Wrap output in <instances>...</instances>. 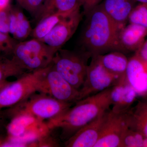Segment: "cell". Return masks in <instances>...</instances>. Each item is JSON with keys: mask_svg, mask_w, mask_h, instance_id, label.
<instances>
[{"mask_svg": "<svg viewBox=\"0 0 147 147\" xmlns=\"http://www.w3.org/2000/svg\"><path fill=\"white\" fill-rule=\"evenodd\" d=\"M25 70L13 58L0 55V82L12 76L19 78L25 74Z\"/></svg>", "mask_w": 147, "mask_h": 147, "instance_id": "cell-22", "label": "cell"}, {"mask_svg": "<svg viewBox=\"0 0 147 147\" xmlns=\"http://www.w3.org/2000/svg\"><path fill=\"white\" fill-rule=\"evenodd\" d=\"M82 16L79 9L70 16L63 18L41 41L58 50L61 49L76 32Z\"/></svg>", "mask_w": 147, "mask_h": 147, "instance_id": "cell-11", "label": "cell"}, {"mask_svg": "<svg viewBox=\"0 0 147 147\" xmlns=\"http://www.w3.org/2000/svg\"><path fill=\"white\" fill-rule=\"evenodd\" d=\"M8 120L4 110H0V135L7 134L6 127L7 125V121Z\"/></svg>", "mask_w": 147, "mask_h": 147, "instance_id": "cell-29", "label": "cell"}, {"mask_svg": "<svg viewBox=\"0 0 147 147\" xmlns=\"http://www.w3.org/2000/svg\"><path fill=\"white\" fill-rule=\"evenodd\" d=\"M9 82H8L7 80L5 81H2V82H0V90L4 86L7 84H8Z\"/></svg>", "mask_w": 147, "mask_h": 147, "instance_id": "cell-32", "label": "cell"}, {"mask_svg": "<svg viewBox=\"0 0 147 147\" xmlns=\"http://www.w3.org/2000/svg\"><path fill=\"white\" fill-rule=\"evenodd\" d=\"M64 16L59 13L51 14L42 18L32 29L33 38L42 40Z\"/></svg>", "mask_w": 147, "mask_h": 147, "instance_id": "cell-21", "label": "cell"}, {"mask_svg": "<svg viewBox=\"0 0 147 147\" xmlns=\"http://www.w3.org/2000/svg\"><path fill=\"white\" fill-rule=\"evenodd\" d=\"M0 53H5V51L1 47H0Z\"/></svg>", "mask_w": 147, "mask_h": 147, "instance_id": "cell-34", "label": "cell"}, {"mask_svg": "<svg viewBox=\"0 0 147 147\" xmlns=\"http://www.w3.org/2000/svg\"><path fill=\"white\" fill-rule=\"evenodd\" d=\"M135 54L143 59L147 61V39L145 40L142 46L135 52Z\"/></svg>", "mask_w": 147, "mask_h": 147, "instance_id": "cell-30", "label": "cell"}, {"mask_svg": "<svg viewBox=\"0 0 147 147\" xmlns=\"http://www.w3.org/2000/svg\"><path fill=\"white\" fill-rule=\"evenodd\" d=\"M22 8L36 18L45 0H16Z\"/></svg>", "mask_w": 147, "mask_h": 147, "instance_id": "cell-25", "label": "cell"}, {"mask_svg": "<svg viewBox=\"0 0 147 147\" xmlns=\"http://www.w3.org/2000/svg\"><path fill=\"white\" fill-rule=\"evenodd\" d=\"M38 92L67 103L74 104L79 99V90L72 86L58 73L52 63L40 84Z\"/></svg>", "mask_w": 147, "mask_h": 147, "instance_id": "cell-9", "label": "cell"}, {"mask_svg": "<svg viewBox=\"0 0 147 147\" xmlns=\"http://www.w3.org/2000/svg\"><path fill=\"white\" fill-rule=\"evenodd\" d=\"M125 78L138 96L147 95V61L135 54L128 59Z\"/></svg>", "mask_w": 147, "mask_h": 147, "instance_id": "cell-14", "label": "cell"}, {"mask_svg": "<svg viewBox=\"0 0 147 147\" xmlns=\"http://www.w3.org/2000/svg\"><path fill=\"white\" fill-rule=\"evenodd\" d=\"M128 112L118 113L111 110L107 111L100 137L94 147H122L123 136L129 127Z\"/></svg>", "mask_w": 147, "mask_h": 147, "instance_id": "cell-10", "label": "cell"}, {"mask_svg": "<svg viewBox=\"0 0 147 147\" xmlns=\"http://www.w3.org/2000/svg\"><path fill=\"white\" fill-rule=\"evenodd\" d=\"M18 42L9 34L0 31V47L4 50L6 55L12 54L13 48Z\"/></svg>", "mask_w": 147, "mask_h": 147, "instance_id": "cell-26", "label": "cell"}, {"mask_svg": "<svg viewBox=\"0 0 147 147\" xmlns=\"http://www.w3.org/2000/svg\"><path fill=\"white\" fill-rule=\"evenodd\" d=\"M81 7L79 0H45L35 18L38 22L44 17L55 13L67 17L80 9Z\"/></svg>", "mask_w": 147, "mask_h": 147, "instance_id": "cell-17", "label": "cell"}, {"mask_svg": "<svg viewBox=\"0 0 147 147\" xmlns=\"http://www.w3.org/2000/svg\"><path fill=\"white\" fill-rule=\"evenodd\" d=\"M136 2L134 0H104L100 5L120 31L125 27Z\"/></svg>", "mask_w": 147, "mask_h": 147, "instance_id": "cell-15", "label": "cell"}, {"mask_svg": "<svg viewBox=\"0 0 147 147\" xmlns=\"http://www.w3.org/2000/svg\"><path fill=\"white\" fill-rule=\"evenodd\" d=\"M50 66L25 73L16 81L9 82L3 87L0 90V110L14 106L38 92L40 84Z\"/></svg>", "mask_w": 147, "mask_h": 147, "instance_id": "cell-7", "label": "cell"}, {"mask_svg": "<svg viewBox=\"0 0 147 147\" xmlns=\"http://www.w3.org/2000/svg\"><path fill=\"white\" fill-rule=\"evenodd\" d=\"M10 7L0 11V31L9 34V12Z\"/></svg>", "mask_w": 147, "mask_h": 147, "instance_id": "cell-27", "label": "cell"}, {"mask_svg": "<svg viewBox=\"0 0 147 147\" xmlns=\"http://www.w3.org/2000/svg\"><path fill=\"white\" fill-rule=\"evenodd\" d=\"M129 127L147 137V95L142 96L127 113Z\"/></svg>", "mask_w": 147, "mask_h": 147, "instance_id": "cell-19", "label": "cell"}, {"mask_svg": "<svg viewBox=\"0 0 147 147\" xmlns=\"http://www.w3.org/2000/svg\"><path fill=\"white\" fill-rule=\"evenodd\" d=\"M11 0H0V11L6 10L10 7Z\"/></svg>", "mask_w": 147, "mask_h": 147, "instance_id": "cell-31", "label": "cell"}, {"mask_svg": "<svg viewBox=\"0 0 147 147\" xmlns=\"http://www.w3.org/2000/svg\"><path fill=\"white\" fill-rule=\"evenodd\" d=\"M32 30L30 21L23 11L10 7L9 12V34L17 41L25 40Z\"/></svg>", "mask_w": 147, "mask_h": 147, "instance_id": "cell-18", "label": "cell"}, {"mask_svg": "<svg viewBox=\"0 0 147 147\" xmlns=\"http://www.w3.org/2000/svg\"><path fill=\"white\" fill-rule=\"evenodd\" d=\"M84 9V15L86 16L91 11L101 3L102 0H79Z\"/></svg>", "mask_w": 147, "mask_h": 147, "instance_id": "cell-28", "label": "cell"}, {"mask_svg": "<svg viewBox=\"0 0 147 147\" xmlns=\"http://www.w3.org/2000/svg\"><path fill=\"white\" fill-rule=\"evenodd\" d=\"M138 96L134 88L126 81L125 74L111 88V110L116 113H127Z\"/></svg>", "mask_w": 147, "mask_h": 147, "instance_id": "cell-12", "label": "cell"}, {"mask_svg": "<svg viewBox=\"0 0 147 147\" xmlns=\"http://www.w3.org/2000/svg\"><path fill=\"white\" fill-rule=\"evenodd\" d=\"M58 50L41 40L33 38L17 42L11 55L24 69L32 71L49 66Z\"/></svg>", "mask_w": 147, "mask_h": 147, "instance_id": "cell-6", "label": "cell"}, {"mask_svg": "<svg viewBox=\"0 0 147 147\" xmlns=\"http://www.w3.org/2000/svg\"><path fill=\"white\" fill-rule=\"evenodd\" d=\"M108 111L102 113L79 129L65 141V146L94 147L100 137V131Z\"/></svg>", "mask_w": 147, "mask_h": 147, "instance_id": "cell-13", "label": "cell"}, {"mask_svg": "<svg viewBox=\"0 0 147 147\" xmlns=\"http://www.w3.org/2000/svg\"><path fill=\"white\" fill-rule=\"evenodd\" d=\"M111 88L78 100L73 107L47 121L48 128L50 130L60 129L61 139L68 140L80 129L110 110Z\"/></svg>", "mask_w": 147, "mask_h": 147, "instance_id": "cell-1", "label": "cell"}, {"mask_svg": "<svg viewBox=\"0 0 147 147\" xmlns=\"http://www.w3.org/2000/svg\"><path fill=\"white\" fill-rule=\"evenodd\" d=\"M92 58L84 84L79 90V100L113 87L121 78L108 71L100 63L97 55Z\"/></svg>", "mask_w": 147, "mask_h": 147, "instance_id": "cell-8", "label": "cell"}, {"mask_svg": "<svg viewBox=\"0 0 147 147\" xmlns=\"http://www.w3.org/2000/svg\"><path fill=\"white\" fill-rule=\"evenodd\" d=\"M145 137L138 131L128 127L123 136L122 147H143Z\"/></svg>", "mask_w": 147, "mask_h": 147, "instance_id": "cell-23", "label": "cell"}, {"mask_svg": "<svg viewBox=\"0 0 147 147\" xmlns=\"http://www.w3.org/2000/svg\"><path fill=\"white\" fill-rule=\"evenodd\" d=\"M97 56L101 64L110 73L119 77L125 75L128 59L123 53L113 51Z\"/></svg>", "mask_w": 147, "mask_h": 147, "instance_id": "cell-20", "label": "cell"}, {"mask_svg": "<svg viewBox=\"0 0 147 147\" xmlns=\"http://www.w3.org/2000/svg\"><path fill=\"white\" fill-rule=\"evenodd\" d=\"M9 120L6 139L2 147L34 146L35 143L50 132L44 121L28 114H17Z\"/></svg>", "mask_w": 147, "mask_h": 147, "instance_id": "cell-3", "label": "cell"}, {"mask_svg": "<svg viewBox=\"0 0 147 147\" xmlns=\"http://www.w3.org/2000/svg\"><path fill=\"white\" fill-rule=\"evenodd\" d=\"M135 1L141 3L147 4V0H134Z\"/></svg>", "mask_w": 147, "mask_h": 147, "instance_id": "cell-33", "label": "cell"}, {"mask_svg": "<svg viewBox=\"0 0 147 147\" xmlns=\"http://www.w3.org/2000/svg\"><path fill=\"white\" fill-rule=\"evenodd\" d=\"M89 53L62 49L58 50L53 58L52 66L71 86L79 90L86 75Z\"/></svg>", "mask_w": 147, "mask_h": 147, "instance_id": "cell-5", "label": "cell"}, {"mask_svg": "<svg viewBox=\"0 0 147 147\" xmlns=\"http://www.w3.org/2000/svg\"><path fill=\"white\" fill-rule=\"evenodd\" d=\"M128 20L130 24L147 28V4L140 3L135 6L130 12Z\"/></svg>", "mask_w": 147, "mask_h": 147, "instance_id": "cell-24", "label": "cell"}, {"mask_svg": "<svg viewBox=\"0 0 147 147\" xmlns=\"http://www.w3.org/2000/svg\"><path fill=\"white\" fill-rule=\"evenodd\" d=\"M81 42L92 57L113 51L125 53L119 40L120 30L105 12L100 3L86 16Z\"/></svg>", "mask_w": 147, "mask_h": 147, "instance_id": "cell-2", "label": "cell"}, {"mask_svg": "<svg viewBox=\"0 0 147 147\" xmlns=\"http://www.w3.org/2000/svg\"><path fill=\"white\" fill-rule=\"evenodd\" d=\"M147 35V28L129 24L119 32V40L125 53L127 51L136 52L144 42Z\"/></svg>", "mask_w": 147, "mask_h": 147, "instance_id": "cell-16", "label": "cell"}, {"mask_svg": "<svg viewBox=\"0 0 147 147\" xmlns=\"http://www.w3.org/2000/svg\"><path fill=\"white\" fill-rule=\"evenodd\" d=\"M73 104L59 101L45 94L35 92L22 102L4 110L8 120L17 114H26L41 121H48L63 114Z\"/></svg>", "mask_w": 147, "mask_h": 147, "instance_id": "cell-4", "label": "cell"}]
</instances>
